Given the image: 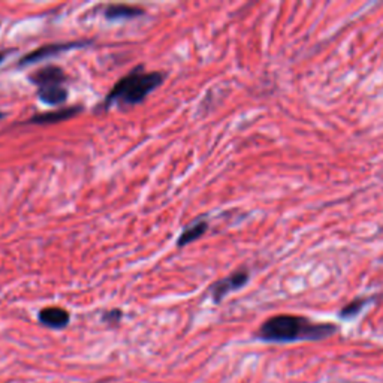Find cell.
<instances>
[{
	"instance_id": "obj_1",
	"label": "cell",
	"mask_w": 383,
	"mask_h": 383,
	"mask_svg": "<svg viewBox=\"0 0 383 383\" xmlns=\"http://www.w3.org/2000/svg\"><path fill=\"white\" fill-rule=\"evenodd\" d=\"M337 331L338 326L329 322H313L296 315H275L259 326L256 337L267 343L321 342Z\"/></svg>"
},
{
	"instance_id": "obj_2",
	"label": "cell",
	"mask_w": 383,
	"mask_h": 383,
	"mask_svg": "<svg viewBox=\"0 0 383 383\" xmlns=\"http://www.w3.org/2000/svg\"><path fill=\"white\" fill-rule=\"evenodd\" d=\"M164 80L165 73L162 72H144L141 66L136 68L129 75H126L115 84L114 89L106 96L105 108H108L114 102L120 103L122 106L140 103L161 86Z\"/></svg>"
},
{
	"instance_id": "obj_3",
	"label": "cell",
	"mask_w": 383,
	"mask_h": 383,
	"mask_svg": "<svg viewBox=\"0 0 383 383\" xmlns=\"http://www.w3.org/2000/svg\"><path fill=\"white\" fill-rule=\"evenodd\" d=\"M249 280H250L249 270L240 268L237 271H233L232 274L228 275V277L222 279L211 286L210 292L212 296V301L220 303L223 298L229 295L231 292L238 291L243 286H246L249 283Z\"/></svg>"
},
{
	"instance_id": "obj_4",
	"label": "cell",
	"mask_w": 383,
	"mask_h": 383,
	"mask_svg": "<svg viewBox=\"0 0 383 383\" xmlns=\"http://www.w3.org/2000/svg\"><path fill=\"white\" fill-rule=\"evenodd\" d=\"M84 45H89V41H84V42H62V44H51V45L39 47L38 50L29 52L27 56H24L23 59H21L20 65L21 66L31 65V63H36V62L44 60V59L57 56L63 51H69V50L80 48V47H84Z\"/></svg>"
},
{
	"instance_id": "obj_5",
	"label": "cell",
	"mask_w": 383,
	"mask_h": 383,
	"mask_svg": "<svg viewBox=\"0 0 383 383\" xmlns=\"http://www.w3.org/2000/svg\"><path fill=\"white\" fill-rule=\"evenodd\" d=\"M30 81L36 84L38 89L48 86H62L66 81V73L59 66H45L38 69L30 75Z\"/></svg>"
},
{
	"instance_id": "obj_6",
	"label": "cell",
	"mask_w": 383,
	"mask_h": 383,
	"mask_svg": "<svg viewBox=\"0 0 383 383\" xmlns=\"http://www.w3.org/2000/svg\"><path fill=\"white\" fill-rule=\"evenodd\" d=\"M71 321V315L65 308L60 307H47L39 312V322L52 329H62L68 326Z\"/></svg>"
},
{
	"instance_id": "obj_7",
	"label": "cell",
	"mask_w": 383,
	"mask_h": 383,
	"mask_svg": "<svg viewBox=\"0 0 383 383\" xmlns=\"http://www.w3.org/2000/svg\"><path fill=\"white\" fill-rule=\"evenodd\" d=\"M81 111L80 106H71V108H62L56 111H48L44 114H38L31 117L29 123L34 124H52V123H60L68 119H72L73 115H77Z\"/></svg>"
},
{
	"instance_id": "obj_8",
	"label": "cell",
	"mask_w": 383,
	"mask_h": 383,
	"mask_svg": "<svg viewBox=\"0 0 383 383\" xmlns=\"http://www.w3.org/2000/svg\"><path fill=\"white\" fill-rule=\"evenodd\" d=\"M103 13L108 20H129L144 15V9L131 5H108Z\"/></svg>"
},
{
	"instance_id": "obj_9",
	"label": "cell",
	"mask_w": 383,
	"mask_h": 383,
	"mask_svg": "<svg viewBox=\"0 0 383 383\" xmlns=\"http://www.w3.org/2000/svg\"><path fill=\"white\" fill-rule=\"evenodd\" d=\"M38 94L42 102H45L47 105H51V106H56L66 101L68 90L63 86H48V87H41Z\"/></svg>"
},
{
	"instance_id": "obj_10",
	"label": "cell",
	"mask_w": 383,
	"mask_h": 383,
	"mask_svg": "<svg viewBox=\"0 0 383 383\" xmlns=\"http://www.w3.org/2000/svg\"><path fill=\"white\" fill-rule=\"evenodd\" d=\"M208 229V223L205 220H198L195 222L192 226H187L182 236H180L178 238V246L183 247V246H187V244L194 243L196 240H199L204 233L207 232Z\"/></svg>"
},
{
	"instance_id": "obj_11",
	"label": "cell",
	"mask_w": 383,
	"mask_h": 383,
	"mask_svg": "<svg viewBox=\"0 0 383 383\" xmlns=\"http://www.w3.org/2000/svg\"><path fill=\"white\" fill-rule=\"evenodd\" d=\"M370 303H373V298H371V296L355 298L354 301L347 303V304L342 308V310H340L338 316L342 317V319H354V317H356L361 312H363L364 308H366Z\"/></svg>"
},
{
	"instance_id": "obj_12",
	"label": "cell",
	"mask_w": 383,
	"mask_h": 383,
	"mask_svg": "<svg viewBox=\"0 0 383 383\" xmlns=\"http://www.w3.org/2000/svg\"><path fill=\"white\" fill-rule=\"evenodd\" d=\"M122 319V312L120 310H111L103 316V321L108 324H117Z\"/></svg>"
},
{
	"instance_id": "obj_13",
	"label": "cell",
	"mask_w": 383,
	"mask_h": 383,
	"mask_svg": "<svg viewBox=\"0 0 383 383\" xmlns=\"http://www.w3.org/2000/svg\"><path fill=\"white\" fill-rule=\"evenodd\" d=\"M5 56H6V52H5V51H0V63H2V62H3Z\"/></svg>"
},
{
	"instance_id": "obj_14",
	"label": "cell",
	"mask_w": 383,
	"mask_h": 383,
	"mask_svg": "<svg viewBox=\"0 0 383 383\" xmlns=\"http://www.w3.org/2000/svg\"><path fill=\"white\" fill-rule=\"evenodd\" d=\"M3 119V113H0V120H2Z\"/></svg>"
}]
</instances>
